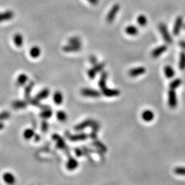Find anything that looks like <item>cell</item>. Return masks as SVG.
<instances>
[{"label": "cell", "instance_id": "6da1fadb", "mask_svg": "<svg viewBox=\"0 0 185 185\" xmlns=\"http://www.w3.org/2000/svg\"><path fill=\"white\" fill-rule=\"evenodd\" d=\"M121 6L119 4H115L112 6L111 10L108 12V13L107 14L106 20V22L108 23H112L114 22V20L115 19L116 16L117 15L118 12L120 10Z\"/></svg>", "mask_w": 185, "mask_h": 185}, {"label": "cell", "instance_id": "7a4b0ae2", "mask_svg": "<svg viewBox=\"0 0 185 185\" xmlns=\"http://www.w3.org/2000/svg\"><path fill=\"white\" fill-rule=\"evenodd\" d=\"M159 30H160V34L162 35L163 38L165 40L166 43L172 44V36H171L169 32H168L167 27L166 26V25L164 24V23H160V24L159 25Z\"/></svg>", "mask_w": 185, "mask_h": 185}, {"label": "cell", "instance_id": "3957f363", "mask_svg": "<svg viewBox=\"0 0 185 185\" xmlns=\"http://www.w3.org/2000/svg\"><path fill=\"white\" fill-rule=\"evenodd\" d=\"M168 104L172 108H175L178 105L177 95L174 89L170 88L168 93Z\"/></svg>", "mask_w": 185, "mask_h": 185}, {"label": "cell", "instance_id": "277c9868", "mask_svg": "<svg viewBox=\"0 0 185 185\" xmlns=\"http://www.w3.org/2000/svg\"><path fill=\"white\" fill-rule=\"evenodd\" d=\"M81 94L84 96V97H98L101 95V93H100V91L88 88H82L81 90Z\"/></svg>", "mask_w": 185, "mask_h": 185}, {"label": "cell", "instance_id": "5b68a950", "mask_svg": "<svg viewBox=\"0 0 185 185\" xmlns=\"http://www.w3.org/2000/svg\"><path fill=\"white\" fill-rule=\"evenodd\" d=\"M183 27V17L182 16H179L176 18L175 21L174 29H173V33L175 36H178L181 31L182 27Z\"/></svg>", "mask_w": 185, "mask_h": 185}, {"label": "cell", "instance_id": "8992f818", "mask_svg": "<svg viewBox=\"0 0 185 185\" xmlns=\"http://www.w3.org/2000/svg\"><path fill=\"white\" fill-rule=\"evenodd\" d=\"M102 91L104 95H105L107 97H116V96L120 95V91L117 89H112V88H108L106 87L102 89Z\"/></svg>", "mask_w": 185, "mask_h": 185}, {"label": "cell", "instance_id": "52a82bcc", "mask_svg": "<svg viewBox=\"0 0 185 185\" xmlns=\"http://www.w3.org/2000/svg\"><path fill=\"white\" fill-rule=\"evenodd\" d=\"M146 69L144 67H136L134 69H132L129 71V76L131 77H137L140 76V75H143L146 73Z\"/></svg>", "mask_w": 185, "mask_h": 185}, {"label": "cell", "instance_id": "ba28073f", "mask_svg": "<svg viewBox=\"0 0 185 185\" xmlns=\"http://www.w3.org/2000/svg\"><path fill=\"white\" fill-rule=\"evenodd\" d=\"M167 50V46L166 45H160L154 49V50L152 51V56L154 58H156L159 57V56L163 54L164 52H165Z\"/></svg>", "mask_w": 185, "mask_h": 185}, {"label": "cell", "instance_id": "9c48e42d", "mask_svg": "<svg viewBox=\"0 0 185 185\" xmlns=\"http://www.w3.org/2000/svg\"><path fill=\"white\" fill-rule=\"evenodd\" d=\"M2 178H3V180L6 184H13L16 182L15 175L10 172L4 173L3 175H2Z\"/></svg>", "mask_w": 185, "mask_h": 185}, {"label": "cell", "instance_id": "30bf717a", "mask_svg": "<svg viewBox=\"0 0 185 185\" xmlns=\"http://www.w3.org/2000/svg\"><path fill=\"white\" fill-rule=\"evenodd\" d=\"M79 163L78 161L76 160V158H70L66 164V167L67 170L69 171H74L76 169L77 167H78Z\"/></svg>", "mask_w": 185, "mask_h": 185}, {"label": "cell", "instance_id": "8fae6325", "mask_svg": "<svg viewBox=\"0 0 185 185\" xmlns=\"http://www.w3.org/2000/svg\"><path fill=\"white\" fill-rule=\"evenodd\" d=\"M141 116L143 120L146 122H150L154 118V113L150 110H146L143 112Z\"/></svg>", "mask_w": 185, "mask_h": 185}, {"label": "cell", "instance_id": "7c38bea8", "mask_svg": "<svg viewBox=\"0 0 185 185\" xmlns=\"http://www.w3.org/2000/svg\"><path fill=\"white\" fill-rule=\"evenodd\" d=\"M14 15H15V14L12 10H8L4 12V13H0V23L12 19L14 17Z\"/></svg>", "mask_w": 185, "mask_h": 185}, {"label": "cell", "instance_id": "4fadbf2b", "mask_svg": "<svg viewBox=\"0 0 185 185\" xmlns=\"http://www.w3.org/2000/svg\"><path fill=\"white\" fill-rule=\"evenodd\" d=\"M80 45H74V44H68V45L63 47L62 50L65 52H75L80 50Z\"/></svg>", "mask_w": 185, "mask_h": 185}, {"label": "cell", "instance_id": "5bb4252c", "mask_svg": "<svg viewBox=\"0 0 185 185\" xmlns=\"http://www.w3.org/2000/svg\"><path fill=\"white\" fill-rule=\"evenodd\" d=\"M93 123L94 122H93L92 120H91V119H87V120L84 121L82 123H79L78 125H77L76 127H75V130L77 131L82 130L84 129H85L86 128L88 127V126H92Z\"/></svg>", "mask_w": 185, "mask_h": 185}, {"label": "cell", "instance_id": "9a60e30c", "mask_svg": "<svg viewBox=\"0 0 185 185\" xmlns=\"http://www.w3.org/2000/svg\"><path fill=\"white\" fill-rule=\"evenodd\" d=\"M41 50L39 46H33L30 48L29 51V54L32 58H37L41 56Z\"/></svg>", "mask_w": 185, "mask_h": 185}, {"label": "cell", "instance_id": "2e32d148", "mask_svg": "<svg viewBox=\"0 0 185 185\" xmlns=\"http://www.w3.org/2000/svg\"><path fill=\"white\" fill-rule=\"evenodd\" d=\"M50 94V91L48 88H44L42 91H40V92L36 95V99L38 100L39 101L40 100H45L48 97V96Z\"/></svg>", "mask_w": 185, "mask_h": 185}, {"label": "cell", "instance_id": "e0dca14e", "mask_svg": "<svg viewBox=\"0 0 185 185\" xmlns=\"http://www.w3.org/2000/svg\"><path fill=\"white\" fill-rule=\"evenodd\" d=\"M88 138V134H85V133H80V134H74L70 135L69 137V139L71 140V141H79V140H84Z\"/></svg>", "mask_w": 185, "mask_h": 185}, {"label": "cell", "instance_id": "ac0fdd59", "mask_svg": "<svg viewBox=\"0 0 185 185\" xmlns=\"http://www.w3.org/2000/svg\"><path fill=\"white\" fill-rule=\"evenodd\" d=\"M13 42L17 48H21V47H22L23 45V37L22 36V34L17 33L14 35Z\"/></svg>", "mask_w": 185, "mask_h": 185}, {"label": "cell", "instance_id": "d6986e66", "mask_svg": "<svg viewBox=\"0 0 185 185\" xmlns=\"http://www.w3.org/2000/svg\"><path fill=\"white\" fill-rule=\"evenodd\" d=\"M53 101L56 105H61L63 102V95L60 91H56L53 95Z\"/></svg>", "mask_w": 185, "mask_h": 185}, {"label": "cell", "instance_id": "ffe728a7", "mask_svg": "<svg viewBox=\"0 0 185 185\" xmlns=\"http://www.w3.org/2000/svg\"><path fill=\"white\" fill-rule=\"evenodd\" d=\"M125 32L126 34L130 35V36H136L139 33V30L134 25H131L126 27Z\"/></svg>", "mask_w": 185, "mask_h": 185}, {"label": "cell", "instance_id": "44dd1931", "mask_svg": "<svg viewBox=\"0 0 185 185\" xmlns=\"http://www.w3.org/2000/svg\"><path fill=\"white\" fill-rule=\"evenodd\" d=\"M164 72H165V76L169 79L172 78L173 77L175 76V74L174 69H173L172 67L169 66V65H167V66L165 67Z\"/></svg>", "mask_w": 185, "mask_h": 185}, {"label": "cell", "instance_id": "7402d4cb", "mask_svg": "<svg viewBox=\"0 0 185 185\" xmlns=\"http://www.w3.org/2000/svg\"><path fill=\"white\" fill-rule=\"evenodd\" d=\"M23 138L25 140H30L32 138H33L35 136V132L34 130L32 128H27L24 130V132L23 133Z\"/></svg>", "mask_w": 185, "mask_h": 185}, {"label": "cell", "instance_id": "603a6c76", "mask_svg": "<svg viewBox=\"0 0 185 185\" xmlns=\"http://www.w3.org/2000/svg\"><path fill=\"white\" fill-rule=\"evenodd\" d=\"M28 80V77L26 74H22L19 75L18 78L17 79V84L19 86H23L25 84L27 83Z\"/></svg>", "mask_w": 185, "mask_h": 185}, {"label": "cell", "instance_id": "cb8c5ba5", "mask_svg": "<svg viewBox=\"0 0 185 185\" xmlns=\"http://www.w3.org/2000/svg\"><path fill=\"white\" fill-rule=\"evenodd\" d=\"M108 78V74L106 72H103L101 78L99 81V86L101 89L106 87V79Z\"/></svg>", "mask_w": 185, "mask_h": 185}, {"label": "cell", "instance_id": "d4e9b609", "mask_svg": "<svg viewBox=\"0 0 185 185\" xmlns=\"http://www.w3.org/2000/svg\"><path fill=\"white\" fill-rule=\"evenodd\" d=\"M56 117H57L58 121H61V122H65L67 119V114L65 111H59L56 112Z\"/></svg>", "mask_w": 185, "mask_h": 185}, {"label": "cell", "instance_id": "484cf974", "mask_svg": "<svg viewBox=\"0 0 185 185\" xmlns=\"http://www.w3.org/2000/svg\"><path fill=\"white\" fill-rule=\"evenodd\" d=\"M53 139L57 140V147L58 148H65V143L64 142V140H62V139L60 136H58L57 134L53 135Z\"/></svg>", "mask_w": 185, "mask_h": 185}, {"label": "cell", "instance_id": "4316f807", "mask_svg": "<svg viewBox=\"0 0 185 185\" xmlns=\"http://www.w3.org/2000/svg\"><path fill=\"white\" fill-rule=\"evenodd\" d=\"M137 23L140 26H146L147 23V19L144 15H140L139 17H137Z\"/></svg>", "mask_w": 185, "mask_h": 185}, {"label": "cell", "instance_id": "83f0119b", "mask_svg": "<svg viewBox=\"0 0 185 185\" xmlns=\"http://www.w3.org/2000/svg\"><path fill=\"white\" fill-rule=\"evenodd\" d=\"M52 114L53 112L51 111V109L47 108L41 112L40 116H41L43 119H49L52 116Z\"/></svg>", "mask_w": 185, "mask_h": 185}, {"label": "cell", "instance_id": "f1b7e54d", "mask_svg": "<svg viewBox=\"0 0 185 185\" xmlns=\"http://www.w3.org/2000/svg\"><path fill=\"white\" fill-rule=\"evenodd\" d=\"M179 68L181 70L185 69V52H184V51L181 52L180 55Z\"/></svg>", "mask_w": 185, "mask_h": 185}, {"label": "cell", "instance_id": "f546056e", "mask_svg": "<svg viewBox=\"0 0 185 185\" xmlns=\"http://www.w3.org/2000/svg\"><path fill=\"white\" fill-rule=\"evenodd\" d=\"M182 84V80L180 79H175L174 81H172V82L169 84V87L172 89L175 90L176 88H178L179 86L181 85Z\"/></svg>", "mask_w": 185, "mask_h": 185}, {"label": "cell", "instance_id": "4dcf8cb0", "mask_svg": "<svg viewBox=\"0 0 185 185\" xmlns=\"http://www.w3.org/2000/svg\"><path fill=\"white\" fill-rule=\"evenodd\" d=\"M13 106L16 109L24 108L27 106V103L23 101H16L13 103Z\"/></svg>", "mask_w": 185, "mask_h": 185}, {"label": "cell", "instance_id": "1f68e13d", "mask_svg": "<svg viewBox=\"0 0 185 185\" xmlns=\"http://www.w3.org/2000/svg\"><path fill=\"white\" fill-rule=\"evenodd\" d=\"M34 86V83L31 82L28 85L26 86V88H25V96L26 97V98H29L30 95V92L32 91V88H33Z\"/></svg>", "mask_w": 185, "mask_h": 185}, {"label": "cell", "instance_id": "d6a6232c", "mask_svg": "<svg viewBox=\"0 0 185 185\" xmlns=\"http://www.w3.org/2000/svg\"><path fill=\"white\" fill-rule=\"evenodd\" d=\"M80 39L78 36H73L69 39V44H74V45H80Z\"/></svg>", "mask_w": 185, "mask_h": 185}, {"label": "cell", "instance_id": "836d02e7", "mask_svg": "<svg viewBox=\"0 0 185 185\" xmlns=\"http://www.w3.org/2000/svg\"><path fill=\"white\" fill-rule=\"evenodd\" d=\"M104 67H105V63L102 62V63H100V64L95 65L93 68L95 69V71L97 72V73H99V72L101 71L102 70H103Z\"/></svg>", "mask_w": 185, "mask_h": 185}, {"label": "cell", "instance_id": "e575fe53", "mask_svg": "<svg viewBox=\"0 0 185 185\" xmlns=\"http://www.w3.org/2000/svg\"><path fill=\"white\" fill-rule=\"evenodd\" d=\"M87 74L90 79H94L96 76V74H97V72L95 71V69H93V68H92V69L88 70Z\"/></svg>", "mask_w": 185, "mask_h": 185}, {"label": "cell", "instance_id": "d590c367", "mask_svg": "<svg viewBox=\"0 0 185 185\" xmlns=\"http://www.w3.org/2000/svg\"><path fill=\"white\" fill-rule=\"evenodd\" d=\"M9 117H10V114H9L8 112H1V113H0V121L8 119L9 118Z\"/></svg>", "mask_w": 185, "mask_h": 185}, {"label": "cell", "instance_id": "8d00e7d4", "mask_svg": "<svg viewBox=\"0 0 185 185\" xmlns=\"http://www.w3.org/2000/svg\"><path fill=\"white\" fill-rule=\"evenodd\" d=\"M87 1L93 6H97L100 2V0H87Z\"/></svg>", "mask_w": 185, "mask_h": 185}, {"label": "cell", "instance_id": "74e56055", "mask_svg": "<svg viewBox=\"0 0 185 185\" xmlns=\"http://www.w3.org/2000/svg\"><path fill=\"white\" fill-rule=\"evenodd\" d=\"M48 123L46 122H43L42 123V131H43V132H46L47 130H48Z\"/></svg>", "mask_w": 185, "mask_h": 185}, {"label": "cell", "instance_id": "f35d334b", "mask_svg": "<svg viewBox=\"0 0 185 185\" xmlns=\"http://www.w3.org/2000/svg\"><path fill=\"white\" fill-rule=\"evenodd\" d=\"M179 172H180V175H185V167H180Z\"/></svg>", "mask_w": 185, "mask_h": 185}, {"label": "cell", "instance_id": "ab89813d", "mask_svg": "<svg viewBox=\"0 0 185 185\" xmlns=\"http://www.w3.org/2000/svg\"><path fill=\"white\" fill-rule=\"evenodd\" d=\"M91 62L93 63V64H95L96 63V60H97V59H96V58L94 57V56H92V57L91 58Z\"/></svg>", "mask_w": 185, "mask_h": 185}, {"label": "cell", "instance_id": "60d3db41", "mask_svg": "<svg viewBox=\"0 0 185 185\" xmlns=\"http://www.w3.org/2000/svg\"><path fill=\"white\" fill-rule=\"evenodd\" d=\"M179 45L181 46L184 50H185V41H180Z\"/></svg>", "mask_w": 185, "mask_h": 185}, {"label": "cell", "instance_id": "b9f144b4", "mask_svg": "<svg viewBox=\"0 0 185 185\" xmlns=\"http://www.w3.org/2000/svg\"><path fill=\"white\" fill-rule=\"evenodd\" d=\"M4 128V123H2V122H1V121H0V130L3 129Z\"/></svg>", "mask_w": 185, "mask_h": 185}, {"label": "cell", "instance_id": "7bdbcfd3", "mask_svg": "<svg viewBox=\"0 0 185 185\" xmlns=\"http://www.w3.org/2000/svg\"><path fill=\"white\" fill-rule=\"evenodd\" d=\"M184 28L185 29V25H184Z\"/></svg>", "mask_w": 185, "mask_h": 185}]
</instances>
